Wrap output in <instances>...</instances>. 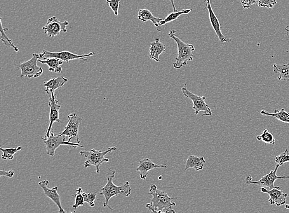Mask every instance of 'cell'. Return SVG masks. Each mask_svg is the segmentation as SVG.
Listing matches in <instances>:
<instances>
[{
    "label": "cell",
    "mask_w": 289,
    "mask_h": 213,
    "mask_svg": "<svg viewBox=\"0 0 289 213\" xmlns=\"http://www.w3.org/2000/svg\"><path fill=\"white\" fill-rule=\"evenodd\" d=\"M110 173L107 176V182L104 187H103L101 189L100 194L104 196L105 202L103 204V207L104 208H109L110 210H114L112 207L109 205V202L110 199L114 196L119 195L124 196V197H128L131 194V188L130 182H125L121 186H117L114 184L113 180H114L115 175H116V172L115 170L109 169Z\"/></svg>",
    "instance_id": "cell-1"
},
{
    "label": "cell",
    "mask_w": 289,
    "mask_h": 213,
    "mask_svg": "<svg viewBox=\"0 0 289 213\" xmlns=\"http://www.w3.org/2000/svg\"><path fill=\"white\" fill-rule=\"evenodd\" d=\"M175 33V30H171L169 36L177 44L178 56L175 58L176 62L174 63L173 67L176 69H180L193 60V51H195V48L193 44L184 43L177 36Z\"/></svg>",
    "instance_id": "cell-2"
},
{
    "label": "cell",
    "mask_w": 289,
    "mask_h": 213,
    "mask_svg": "<svg viewBox=\"0 0 289 213\" xmlns=\"http://www.w3.org/2000/svg\"><path fill=\"white\" fill-rule=\"evenodd\" d=\"M149 194L152 196L150 206L155 210L163 212L164 210H167L176 206L172 201L178 197H170L165 191L159 190L156 185L150 186Z\"/></svg>",
    "instance_id": "cell-3"
},
{
    "label": "cell",
    "mask_w": 289,
    "mask_h": 213,
    "mask_svg": "<svg viewBox=\"0 0 289 213\" xmlns=\"http://www.w3.org/2000/svg\"><path fill=\"white\" fill-rule=\"evenodd\" d=\"M117 150V147L114 146L110 147L105 151H96L95 149L91 150L90 151H80V154L86 158L84 167L88 168L94 166L96 168V173H99L100 172V166L103 163L109 161V159L105 158V155Z\"/></svg>",
    "instance_id": "cell-4"
},
{
    "label": "cell",
    "mask_w": 289,
    "mask_h": 213,
    "mask_svg": "<svg viewBox=\"0 0 289 213\" xmlns=\"http://www.w3.org/2000/svg\"><path fill=\"white\" fill-rule=\"evenodd\" d=\"M187 86L186 84H185L182 88V91L186 97L191 100L195 114H198L200 112L203 111L204 114L202 115V116H212L211 109L206 102V97L204 96L199 97L196 94L191 92L188 90Z\"/></svg>",
    "instance_id": "cell-5"
},
{
    "label": "cell",
    "mask_w": 289,
    "mask_h": 213,
    "mask_svg": "<svg viewBox=\"0 0 289 213\" xmlns=\"http://www.w3.org/2000/svg\"><path fill=\"white\" fill-rule=\"evenodd\" d=\"M40 59L39 54L33 53L31 59L22 64L16 65V69L21 70V77L29 78H37L43 73V69L38 66V60Z\"/></svg>",
    "instance_id": "cell-6"
},
{
    "label": "cell",
    "mask_w": 289,
    "mask_h": 213,
    "mask_svg": "<svg viewBox=\"0 0 289 213\" xmlns=\"http://www.w3.org/2000/svg\"><path fill=\"white\" fill-rule=\"evenodd\" d=\"M95 53L92 52L86 54V55H79L67 51L55 53L44 50L42 51L41 53L39 54V57L41 58V60H46L49 58H59V59L62 60V61L67 63L74 60H81L82 61L87 62L88 61V59L84 58L95 55Z\"/></svg>",
    "instance_id": "cell-7"
},
{
    "label": "cell",
    "mask_w": 289,
    "mask_h": 213,
    "mask_svg": "<svg viewBox=\"0 0 289 213\" xmlns=\"http://www.w3.org/2000/svg\"><path fill=\"white\" fill-rule=\"evenodd\" d=\"M65 136H59L57 135H54L53 130L51 131L50 136L48 139L43 140L44 143L46 145V149L47 154L49 156H54L55 155L56 150L61 146H68L74 148H77V147H81L83 148L84 146L78 143H74V142L65 141Z\"/></svg>",
    "instance_id": "cell-8"
},
{
    "label": "cell",
    "mask_w": 289,
    "mask_h": 213,
    "mask_svg": "<svg viewBox=\"0 0 289 213\" xmlns=\"http://www.w3.org/2000/svg\"><path fill=\"white\" fill-rule=\"evenodd\" d=\"M69 121L67 125L65 126L64 130L62 132L58 133L57 136H65L69 137L68 141L71 142L73 138H77V143L81 144L79 136V126L82 121L81 117L77 116L76 113H72L68 116Z\"/></svg>",
    "instance_id": "cell-9"
},
{
    "label": "cell",
    "mask_w": 289,
    "mask_h": 213,
    "mask_svg": "<svg viewBox=\"0 0 289 213\" xmlns=\"http://www.w3.org/2000/svg\"><path fill=\"white\" fill-rule=\"evenodd\" d=\"M49 106L50 107V116H49V125L47 129L46 134L44 135L43 140L48 139L50 136L51 131L53 130V124L55 122L60 123L61 120L59 118V111L61 109V105L58 104L57 96L54 91H49Z\"/></svg>",
    "instance_id": "cell-10"
},
{
    "label": "cell",
    "mask_w": 289,
    "mask_h": 213,
    "mask_svg": "<svg viewBox=\"0 0 289 213\" xmlns=\"http://www.w3.org/2000/svg\"><path fill=\"white\" fill-rule=\"evenodd\" d=\"M279 167V166L276 165L274 170H271L269 174L264 175L259 181H253L252 177L251 175H248L246 177V184L247 185L256 184L263 187H269L270 189L276 188L277 187L274 186L276 180L289 179V176H286V175H281V176L277 175V171Z\"/></svg>",
    "instance_id": "cell-11"
},
{
    "label": "cell",
    "mask_w": 289,
    "mask_h": 213,
    "mask_svg": "<svg viewBox=\"0 0 289 213\" xmlns=\"http://www.w3.org/2000/svg\"><path fill=\"white\" fill-rule=\"evenodd\" d=\"M69 25V23L68 21L61 22L56 16H53L48 19L45 26L43 27V30L44 34L48 35L51 38L60 35L61 32L66 33L67 27Z\"/></svg>",
    "instance_id": "cell-12"
},
{
    "label": "cell",
    "mask_w": 289,
    "mask_h": 213,
    "mask_svg": "<svg viewBox=\"0 0 289 213\" xmlns=\"http://www.w3.org/2000/svg\"><path fill=\"white\" fill-rule=\"evenodd\" d=\"M204 2L206 4L205 9H207L208 11L209 18H210V23L213 29H214L216 34L221 43H230L232 41L231 39H227L223 35L222 32V27H221L219 20L215 15L213 11L212 7H211L210 0H204Z\"/></svg>",
    "instance_id": "cell-13"
},
{
    "label": "cell",
    "mask_w": 289,
    "mask_h": 213,
    "mask_svg": "<svg viewBox=\"0 0 289 213\" xmlns=\"http://www.w3.org/2000/svg\"><path fill=\"white\" fill-rule=\"evenodd\" d=\"M260 191L269 196V203L270 204L276 205L277 207L286 205L288 194L281 191L280 187L278 186L276 188L272 189H267L266 187H261Z\"/></svg>",
    "instance_id": "cell-14"
},
{
    "label": "cell",
    "mask_w": 289,
    "mask_h": 213,
    "mask_svg": "<svg viewBox=\"0 0 289 213\" xmlns=\"http://www.w3.org/2000/svg\"><path fill=\"white\" fill-rule=\"evenodd\" d=\"M168 167V166L166 164L165 165H158V164L154 163L149 158H144L140 161L139 165H138L136 171L140 172L141 179L145 181L148 174H149V171L157 168H167Z\"/></svg>",
    "instance_id": "cell-15"
},
{
    "label": "cell",
    "mask_w": 289,
    "mask_h": 213,
    "mask_svg": "<svg viewBox=\"0 0 289 213\" xmlns=\"http://www.w3.org/2000/svg\"><path fill=\"white\" fill-rule=\"evenodd\" d=\"M49 184V181H48V180H45V181L40 182L39 185V186L43 189L44 195H45L47 197L50 198L51 200L57 205L59 211L62 210L63 208L62 206H61L60 196L58 193V187L49 188L48 186Z\"/></svg>",
    "instance_id": "cell-16"
},
{
    "label": "cell",
    "mask_w": 289,
    "mask_h": 213,
    "mask_svg": "<svg viewBox=\"0 0 289 213\" xmlns=\"http://www.w3.org/2000/svg\"><path fill=\"white\" fill-rule=\"evenodd\" d=\"M166 47L165 44L161 43L159 39H155L150 44L149 48V58L157 62H160L159 56L165 52Z\"/></svg>",
    "instance_id": "cell-17"
},
{
    "label": "cell",
    "mask_w": 289,
    "mask_h": 213,
    "mask_svg": "<svg viewBox=\"0 0 289 213\" xmlns=\"http://www.w3.org/2000/svg\"><path fill=\"white\" fill-rule=\"evenodd\" d=\"M206 164L205 158L203 156L190 155L186 163L185 171L190 168H194L196 171H201L204 169Z\"/></svg>",
    "instance_id": "cell-18"
},
{
    "label": "cell",
    "mask_w": 289,
    "mask_h": 213,
    "mask_svg": "<svg viewBox=\"0 0 289 213\" xmlns=\"http://www.w3.org/2000/svg\"><path fill=\"white\" fill-rule=\"evenodd\" d=\"M69 81V79L65 78L63 76L57 77V78H54L50 80L44 82V86L46 88L45 91L46 93L49 91H55L57 89L62 87L65 84H66Z\"/></svg>",
    "instance_id": "cell-19"
},
{
    "label": "cell",
    "mask_w": 289,
    "mask_h": 213,
    "mask_svg": "<svg viewBox=\"0 0 289 213\" xmlns=\"http://www.w3.org/2000/svg\"><path fill=\"white\" fill-rule=\"evenodd\" d=\"M138 18L143 23H146L147 21H150L157 28L159 27L160 23L163 20L161 18L155 17L151 12L146 9H139Z\"/></svg>",
    "instance_id": "cell-20"
},
{
    "label": "cell",
    "mask_w": 289,
    "mask_h": 213,
    "mask_svg": "<svg viewBox=\"0 0 289 213\" xmlns=\"http://www.w3.org/2000/svg\"><path fill=\"white\" fill-rule=\"evenodd\" d=\"M260 114L263 116L273 117L281 122L289 124V113L286 112L284 109L275 110L274 112H272V113L262 110L260 112Z\"/></svg>",
    "instance_id": "cell-21"
},
{
    "label": "cell",
    "mask_w": 289,
    "mask_h": 213,
    "mask_svg": "<svg viewBox=\"0 0 289 213\" xmlns=\"http://www.w3.org/2000/svg\"><path fill=\"white\" fill-rule=\"evenodd\" d=\"M38 62H41V64H46L49 67V70L50 72H55V73H60L62 68L61 65L64 64V62L56 58H49L46 60L39 59Z\"/></svg>",
    "instance_id": "cell-22"
},
{
    "label": "cell",
    "mask_w": 289,
    "mask_h": 213,
    "mask_svg": "<svg viewBox=\"0 0 289 213\" xmlns=\"http://www.w3.org/2000/svg\"><path fill=\"white\" fill-rule=\"evenodd\" d=\"M274 72L279 74L278 80L289 81V63L285 65H273Z\"/></svg>",
    "instance_id": "cell-23"
},
{
    "label": "cell",
    "mask_w": 289,
    "mask_h": 213,
    "mask_svg": "<svg viewBox=\"0 0 289 213\" xmlns=\"http://www.w3.org/2000/svg\"><path fill=\"white\" fill-rule=\"evenodd\" d=\"M191 9H183L182 11L177 12L173 11V13H170L165 19L162 20V22L160 23L159 27H157V30L159 31V28H161L163 25H166V23H170L173 22V21L177 19L180 16H182V15H188V14L191 13Z\"/></svg>",
    "instance_id": "cell-24"
},
{
    "label": "cell",
    "mask_w": 289,
    "mask_h": 213,
    "mask_svg": "<svg viewBox=\"0 0 289 213\" xmlns=\"http://www.w3.org/2000/svg\"><path fill=\"white\" fill-rule=\"evenodd\" d=\"M0 24H1V41L5 44L6 46L11 47L13 48L14 51L16 52H18L19 49L17 46H16L14 44L13 42L11 41V39H9L8 35H6V32L8 31L9 28H4L3 25V22H2V18L0 17Z\"/></svg>",
    "instance_id": "cell-25"
},
{
    "label": "cell",
    "mask_w": 289,
    "mask_h": 213,
    "mask_svg": "<svg viewBox=\"0 0 289 213\" xmlns=\"http://www.w3.org/2000/svg\"><path fill=\"white\" fill-rule=\"evenodd\" d=\"M258 141L264 142L265 144L274 145L276 143L273 135L267 130L263 131L262 134L257 136Z\"/></svg>",
    "instance_id": "cell-26"
},
{
    "label": "cell",
    "mask_w": 289,
    "mask_h": 213,
    "mask_svg": "<svg viewBox=\"0 0 289 213\" xmlns=\"http://www.w3.org/2000/svg\"><path fill=\"white\" fill-rule=\"evenodd\" d=\"M1 151L3 152V155H2V159L4 160H13L14 159V155L18 151H20L22 149V147L18 146L16 148H6L3 149L2 147L0 148Z\"/></svg>",
    "instance_id": "cell-27"
},
{
    "label": "cell",
    "mask_w": 289,
    "mask_h": 213,
    "mask_svg": "<svg viewBox=\"0 0 289 213\" xmlns=\"http://www.w3.org/2000/svg\"><path fill=\"white\" fill-rule=\"evenodd\" d=\"M83 189L81 187L77 189L76 194H75V203L72 206L73 209L76 210L77 208L83 206L84 203L83 196L82 195V191Z\"/></svg>",
    "instance_id": "cell-28"
},
{
    "label": "cell",
    "mask_w": 289,
    "mask_h": 213,
    "mask_svg": "<svg viewBox=\"0 0 289 213\" xmlns=\"http://www.w3.org/2000/svg\"><path fill=\"white\" fill-rule=\"evenodd\" d=\"M98 193H86L85 192H82V195L83 196L84 203H88L91 207H94L95 206V200L96 196Z\"/></svg>",
    "instance_id": "cell-29"
},
{
    "label": "cell",
    "mask_w": 289,
    "mask_h": 213,
    "mask_svg": "<svg viewBox=\"0 0 289 213\" xmlns=\"http://www.w3.org/2000/svg\"><path fill=\"white\" fill-rule=\"evenodd\" d=\"M276 165H278L279 167L284 165V163L289 162V155L288 154V149H286L285 151L279 154L275 158Z\"/></svg>",
    "instance_id": "cell-30"
},
{
    "label": "cell",
    "mask_w": 289,
    "mask_h": 213,
    "mask_svg": "<svg viewBox=\"0 0 289 213\" xmlns=\"http://www.w3.org/2000/svg\"><path fill=\"white\" fill-rule=\"evenodd\" d=\"M276 3V0H258V6L260 8L272 9Z\"/></svg>",
    "instance_id": "cell-31"
},
{
    "label": "cell",
    "mask_w": 289,
    "mask_h": 213,
    "mask_svg": "<svg viewBox=\"0 0 289 213\" xmlns=\"http://www.w3.org/2000/svg\"><path fill=\"white\" fill-rule=\"evenodd\" d=\"M106 1L110 8L114 12V15L118 16L120 3H121V0H106Z\"/></svg>",
    "instance_id": "cell-32"
},
{
    "label": "cell",
    "mask_w": 289,
    "mask_h": 213,
    "mask_svg": "<svg viewBox=\"0 0 289 213\" xmlns=\"http://www.w3.org/2000/svg\"><path fill=\"white\" fill-rule=\"evenodd\" d=\"M258 0H241V3L244 9L250 8L255 4H258Z\"/></svg>",
    "instance_id": "cell-33"
},
{
    "label": "cell",
    "mask_w": 289,
    "mask_h": 213,
    "mask_svg": "<svg viewBox=\"0 0 289 213\" xmlns=\"http://www.w3.org/2000/svg\"><path fill=\"white\" fill-rule=\"evenodd\" d=\"M146 207L150 211V212L153 213H176L175 211L173 210L172 208H170V209L165 210V212H161V211H157L155 210L154 208L150 207L149 203H147Z\"/></svg>",
    "instance_id": "cell-34"
},
{
    "label": "cell",
    "mask_w": 289,
    "mask_h": 213,
    "mask_svg": "<svg viewBox=\"0 0 289 213\" xmlns=\"http://www.w3.org/2000/svg\"><path fill=\"white\" fill-rule=\"evenodd\" d=\"M14 175H15V172L13 170L8 171V172H6L4 170L0 171V177L5 176L11 178L14 176Z\"/></svg>",
    "instance_id": "cell-35"
},
{
    "label": "cell",
    "mask_w": 289,
    "mask_h": 213,
    "mask_svg": "<svg viewBox=\"0 0 289 213\" xmlns=\"http://www.w3.org/2000/svg\"><path fill=\"white\" fill-rule=\"evenodd\" d=\"M171 1V4H172L174 12H177V9L176 8L175 3H174V0H169Z\"/></svg>",
    "instance_id": "cell-36"
},
{
    "label": "cell",
    "mask_w": 289,
    "mask_h": 213,
    "mask_svg": "<svg viewBox=\"0 0 289 213\" xmlns=\"http://www.w3.org/2000/svg\"><path fill=\"white\" fill-rule=\"evenodd\" d=\"M75 212H76V210H74V212H70V213H75ZM59 213H67L65 212V210L64 209H62V210L59 211Z\"/></svg>",
    "instance_id": "cell-37"
},
{
    "label": "cell",
    "mask_w": 289,
    "mask_h": 213,
    "mask_svg": "<svg viewBox=\"0 0 289 213\" xmlns=\"http://www.w3.org/2000/svg\"><path fill=\"white\" fill-rule=\"evenodd\" d=\"M285 30L287 32L289 33V30L288 29V27H286L285 28Z\"/></svg>",
    "instance_id": "cell-38"
},
{
    "label": "cell",
    "mask_w": 289,
    "mask_h": 213,
    "mask_svg": "<svg viewBox=\"0 0 289 213\" xmlns=\"http://www.w3.org/2000/svg\"><path fill=\"white\" fill-rule=\"evenodd\" d=\"M285 208L286 209H289V205H285Z\"/></svg>",
    "instance_id": "cell-39"
},
{
    "label": "cell",
    "mask_w": 289,
    "mask_h": 213,
    "mask_svg": "<svg viewBox=\"0 0 289 213\" xmlns=\"http://www.w3.org/2000/svg\"><path fill=\"white\" fill-rule=\"evenodd\" d=\"M151 213H153L151 212Z\"/></svg>",
    "instance_id": "cell-40"
}]
</instances>
